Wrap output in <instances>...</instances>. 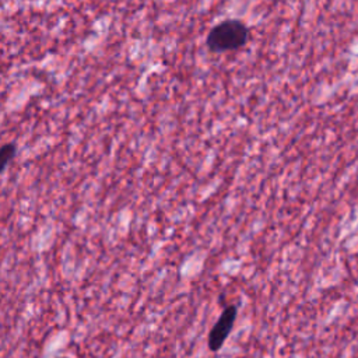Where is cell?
I'll return each instance as SVG.
<instances>
[{"label": "cell", "instance_id": "obj_3", "mask_svg": "<svg viewBox=\"0 0 358 358\" xmlns=\"http://www.w3.org/2000/svg\"><path fill=\"white\" fill-rule=\"evenodd\" d=\"M15 144L14 143H6L0 147V173L7 168L10 161L15 155Z\"/></svg>", "mask_w": 358, "mask_h": 358}, {"label": "cell", "instance_id": "obj_1", "mask_svg": "<svg viewBox=\"0 0 358 358\" xmlns=\"http://www.w3.org/2000/svg\"><path fill=\"white\" fill-rule=\"evenodd\" d=\"M249 39V28L239 20H225L214 25L207 34V48L211 52L241 49Z\"/></svg>", "mask_w": 358, "mask_h": 358}, {"label": "cell", "instance_id": "obj_2", "mask_svg": "<svg viewBox=\"0 0 358 358\" xmlns=\"http://www.w3.org/2000/svg\"><path fill=\"white\" fill-rule=\"evenodd\" d=\"M236 315H238V309L235 305H228L224 308L220 317L217 319V322L214 323V326L211 327V330L208 333L207 344H208L210 351L217 352L222 348L224 343L227 341L229 333L234 329Z\"/></svg>", "mask_w": 358, "mask_h": 358}, {"label": "cell", "instance_id": "obj_4", "mask_svg": "<svg viewBox=\"0 0 358 358\" xmlns=\"http://www.w3.org/2000/svg\"><path fill=\"white\" fill-rule=\"evenodd\" d=\"M63 358H67V357H63Z\"/></svg>", "mask_w": 358, "mask_h": 358}]
</instances>
